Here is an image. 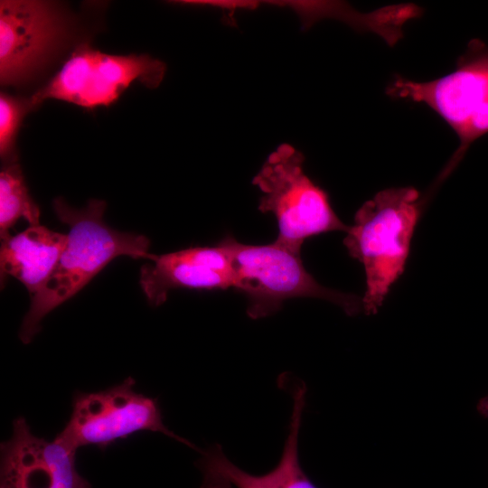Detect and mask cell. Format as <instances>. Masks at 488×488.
Wrapping results in <instances>:
<instances>
[{
    "label": "cell",
    "mask_w": 488,
    "mask_h": 488,
    "mask_svg": "<svg viewBox=\"0 0 488 488\" xmlns=\"http://www.w3.org/2000/svg\"><path fill=\"white\" fill-rule=\"evenodd\" d=\"M280 384L293 399L288 435L277 466L261 475L249 474L229 460L220 446L202 453L199 467L203 474L200 488H317L302 469L298 458V435L305 404L306 387L284 377Z\"/></svg>",
    "instance_id": "obj_10"
},
{
    "label": "cell",
    "mask_w": 488,
    "mask_h": 488,
    "mask_svg": "<svg viewBox=\"0 0 488 488\" xmlns=\"http://www.w3.org/2000/svg\"><path fill=\"white\" fill-rule=\"evenodd\" d=\"M68 239V234L41 225L30 226L14 236L3 239L0 251L2 281L12 276L33 296L52 275Z\"/></svg>",
    "instance_id": "obj_12"
},
{
    "label": "cell",
    "mask_w": 488,
    "mask_h": 488,
    "mask_svg": "<svg viewBox=\"0 0 488 488\" xmlns=\"http://www.w3.org/2000/svg\"><path fill=\"white\" fill-rule=\"evenodd\" d=\"M135 384L128 377L103 390L75 393L70 419L56 437L75 449L86 446L106 449L118 439L152 431L196 449L165 427L157 399L136 392Z\"/></svg>",
    "instance_id": "obj_7"
},
{
    "label": "cell",
    "mask_w": 488,
    "mask_h": 488,
    "mask_svg": "<svg viewBox=\"0 0 488 488\" xmlns=\"http://www.w3.org/2000/svg\"><path fill=\"white\" fill-rule=\"evenodd\" d=\"M0 450V488H91L77 470V449L35 436L24 418L14 420Z\"/></svg>",
    "instance_id": "obj_9"
},
{
    "label": "cell",
    "mask_w": 488,
    "mask_h": 488,
    "mask_svg": "<svg viewBox=\"0 0 488 488\" xmlns=\"http://www.w3.org/2000/svg\"><path fill=\"white\" fill-rule=\"evenodd\" d=\"M70 20L53 2H0V80L19 86L38 75L62 47Z\"/></svg>",
    "instance_id": "obj_8"
},
{
    "label": "cell",
    "mask_w": 488,
    "mask_h": 488,
    "mask_svg": "<svg viewBox=\"0 0 488 488\" xmlns=\"http://www.w3.org/2000/svg\"><path fill=\"white\" fill-rule=\"evenodd\" d=\"M476 408L483 417L488 418V394L479 400Z\"/></svg>",
    "instance_id": "obj_15"
},
{
    "label": "cell",
    "mask_w": 488,
    "mask_h": 488,
    "mask_svg": "<svg viewBox=\"0 0 488 488\" xmlns=\"http://www.w3.org/2000/svg\"><path fill=\"white\" fill-rule=\"evenodd\" d=\"M29 99L0 95V155L5 164L16 163L15 141L21 122L31 111Z\"/></svg>",
    "instance_id": "obj_14"
},
{
    "label": "cell",
    "mask_w": 488,
    "mask_h": 488,
    "mask_svg": "<svg viewBox=\"0 0 488 488\" xmlns=\"http://www.w3.org/2000/svg\"><path fill=\"white\" fill-rule=\"evenodd\" d=\"M166 71L164 62L147 54L114 55L79 44L61 69L29 98L31 108L46 99H59L93 109L115 103L134 81L157 88Z\"/></svg>",
    "instance_id": "obj_6"
},
{
    "label": "cell",
    "mask_w": 488,
    "mask_h": 488,
    "mask_svg": "<svg viewBox=\"0 0 488 488\" xmlns=\"http://www.w3.org/2000/svg\"><path fill=\"white\" fill-rule=\"evenodd\" d=\"M218 245L230 259L233 287L247 296V314L252 319L273 314L285 300L295 297L325 299L339 305L349 315L362 310L361 299L320 285L305 268L300 254L275 241L267 245H249L227 236Z\"/></svg>",
    "instance_id": "obj_3"
},
{
    "label": "cell",
    "mask_w": 488,
    "mask_h": 488,
    "mask_svg": "<svg viewBox=\"0 0 488 488\" xmlns=\"http://www.w3.org/2000/svg\"><path fill=\"white\" fill-rule=\"evenodd\" d=\"M40 209L31 197L20 165L6 164L0 173V234L9 236L8 230L23 218L31 226L40 225Z\"/></svg>",
    "instance_id": "obj_13"
},
{
    "label": "cell",
    "mask_w": 488,
    "mask_h": 488,
    "mask_svg": "<svg viewBox=\"0 0 488 488\" xmlns=\"http://www.w3.org/2000/svg\"><path fill=\"white\" fill-rule=\"evenodd\" d=\"M387 93L427 105L452 127L460 142L454 167L473 142L488 134V45L474 39L451 73L426 82L398 77Z\"/></svg>",
    "instance_id": "obj_5"
},
{
    "label": "cell",
    "mask_w": 488,
    "mask_h": 488,
    "mask_svg": "<svg viewBox=\"0 0 488 488\" xmlns=\"http://www.w3.org/2000/svg\"><path fill=\"white\" fill-rule=\"evenodd\" d=\"M150 261L141 267L140 286L154 306L164 303L173 289L215 290L234 285L230 259L218 244L155 255Z\"/></svg>",
    "instance_id": "obj_11"
},
{
    "label": "cell",
    "mask_w": 488,
    "mask_h": 488,
    "mask_svg": "<svg viewBox=\"0 0 488 488\" xmlns=\"http://www.w3.org/2000/svg\"><path fill=\"white\" fill-rule=\"evenodd\" d=\"M53 210L70 229L68 243L50 277L32 296L19 331L25 344L40 332L45 315L76 295L111 260L119 256L155 258L149 253L150 241L145 236L118 231L105 222L106 202L102 200L92 199L86 207L75 209L56 198Z\"/></svg>",
    "instance_id": "obj_1"
},
{
    "label": "cell",
    "mask_w": 488,
    "mask_h": 488,
    "mask_svg": "<svg viewBox=\"0 0 488 488\" xmlns=\"http://www.w3.org/2000/svg\"><path fill=\"white\" fill-rule=\"evenodd\" d=\"M419 192L413 187L389 188L365 202L354 215L343 244L365 270L362 310L374 314L404 272L418 223Z\"/></svg>",
    "instance_id": "obj_2"
},
{
    "label": "cell",
    "mask_w": 488,
    "mask_h": 488,
    "mask_svg": "<svg viewBox=\"0 0 488 488\" xmlns=\"http://www.w3.org/2000/svg\"><path fill=\"white\" fill-rule=\"evenodd\" d=\"M304 155L289 144L280 145L266 160L252 183L262 192L258 211L277 219L276 243L300 254L313 236L347 231L333 211L327 193L305 174Z\"/></svg>",
    "instance_id": "obj_4"
}]
</instances>
